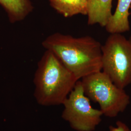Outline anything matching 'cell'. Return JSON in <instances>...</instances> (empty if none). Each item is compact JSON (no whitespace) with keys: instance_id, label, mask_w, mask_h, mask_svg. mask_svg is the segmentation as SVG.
Listing matches in <instances>:
<instances>
[{"instance_id":"1","label":"cell","mask_w":131,"mask_h":131,"mask_svg":"<svg viewBox=\"0 0 131 131\" xmlns=\"http://www.w3.org/2000/svg\"><path fill=\"white\" fill-rule=\"evenodd\" d=\"M80 80L102 70V45L91 36L74 37L55 33L42 42Z\"/></svg>"},{"instance_id":"11","label":"cell","mask_w":131,"mask_h":131,"mask_svg":"<svg viewBox=\"0 0 131 131\" xmlns=\"http://www.w3.org/2000/svg\"><path fill=\"white\" fill-rule=\"evenodd\" d=\"M130 10H130V14H131V6H130Z\"/></svg>"},{"instance_id":"3","label":"cell","mask_w":131,"mask_h":131,"mask_svg":"<svg viewBox=\"0 0 131 131\" xmlns=\"http://www.w3.org/2000/svg\"><path fill=\"white\" fill-rule=\"evenodd\" d=\"M81 81L85 96L98 103L107 117H117L130 103V97L124 89L118 88L102 71L85 76Z\"/></svg>"},{"instance_id":"2","label":"cell","mask_w":131,"mask_h":131,"mask_svg":"<svg viewBox=\"0 0 131 131\" xmlns=\"http://www.w3.org/2000/svg\"><path fill=\"white\" fill-rule=\"evenodd\" d=\"M78 81L53 52L46 50L34 76L35 97L43 106L63 104Z\"/></svg>"},{"instance_id":"7","label":"cell","mask_w":131,"mask_h":131,"mask_svg":"<svg viewBox=\"0 0 131 131\" xmlns=\"http://www.w3.org/2000/svg\"><path fill=\"white\" fill-rule=\"evenodd\" d=\"M112 0H88V24L105 27L112 16Z\"/></svg>"},{"instance_id":"8","label":"cell","mask_w":131,"mask_h":131,"mask_svg":"<svg viewBox=\"0 0 131 131\" xmlns=\"http://www.w3.org/2000/svg\"><path fill=\"white\" fill-rule=\"evenodd\" d=\"M0 5L6 12L11 24L24 20L34 9L30 0H0Z\"/></svg>"},{"instance_id":"5","label":"cell","mask_w":131,"mask_h":131,"mask_svg":"<svg viewBox=\"0 0 131 131\" xmlns=\"http://www.w3.org/2000/svg\"><path fill=\"white\" fill-rule=\"evenodd\" d=\"M63 104L62 117L75 131H94L102 121L103 113L92 106L80 80Z\"/></svg>"},{"instance_id":"9","label":"cell","mask_w":131,"mask_h":131,"mask_svg":"<svg viewBox=\"0 0 131 131\" xmlns=\"http://www.w3.org/2000/svg\"><path fill=\"white\" fill-rule=\"evenodd\" d=\"M50 5L65 18L88 15V0H49Z\"/></svg>"},{"instance_id":"6","label":"cell","mask_w":131,"mask_h":131,"mask_svg":"<svg viewBox=\"0 0 131 131\" xmlns=\"http://www.w3.org/2000/svg\"><path fill=\"white\" fill-rule=\"evenodd\" d=\"M131 0H118L114 14L105 27L107 32L111 34H122L130 30L129 16Z\"/></svg>"},{"instance_id":"4","label":"cell","mask_w":131,"mask_h":131,"mask_svg":"<svg viewBox=\"0 0 131 131\" xmlns=\"http://www.w3.org/2000/svg\"><path fill=\"white\" fill-rule=\"evenodd\" d=\"M102 71L118 88L131 84V38L111 34L102 46Z\"/></svg>"},{"instance_id":"10","label":"cell","mask_w":131,"mask_h":131,"mask_svg":"<svg viewBox=\"0 0 131 131\" xmlns=\"http://www.w3.org/2000/svg\"><path fill=\"white\" fill-rule=\"evenodd\" d=\"M108 131H131L130 128L125 123L121 121H117L115 126H111L109 127Z\"/></svg>"}]
</instances>
